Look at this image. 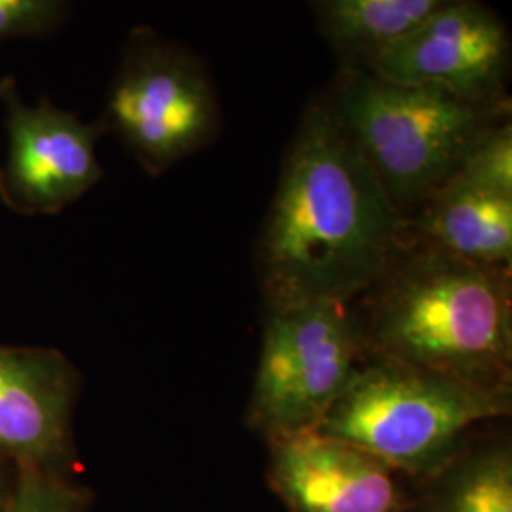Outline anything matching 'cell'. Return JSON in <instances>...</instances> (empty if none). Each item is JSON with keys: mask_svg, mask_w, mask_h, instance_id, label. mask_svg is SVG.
Here are the masks:
<instances>
[{"mask_svg": "<svg viewBox=\"0 0 512 512\" xmlns=\"http://www.w3.org/2000/svg\"><path fill=\"white\" fill-rule=\"evenodd\" d=\"M408 236V219L363 154L311 97L285 152L258 239L266 310L313 300L357 302Z\"/></svg>", "mask_w": 512, "mask_h": 512, "instance_id": "obj_1", "label": "cell"}, {"mask_svg": "<svg viewBox=\"0 0 512 512\" xmlns=\"http://www.w3.org/2000/svg\"><path fill=\"white\" fill-rule=\"evenodd\" d=\"M512 270L408 236L357 302L366 355L512 395Z\"/></svg>", "mask_w": 512, "mask_h": 512, "instance_id": "obj_2", "label": "cell"}, {"mask_svg": "<svg viewBox=\"0 0 512 512\" xmlns=\"http://www.w3.org/2000/svg\"><path fill=\"white\" fill-rule=\"evenodd\" d=\"M323 97L406 219L458 173L484 129L511 116L351 65H338Z\"/></svg>", "mask_w": 512, "mask_h": 512, "instance_id": "obj_3", "label": "cell"}, {"mask_svg": "<svg viewBox=\"0 0 512 512\" xmlns=\"http://www.w3.org/2000/svg\"><path fill=\"white\" fill-rule=\"evenodd\" d=\"M511 410L512 395L368 357L317 431L346 440L395 471L433 475L473 429Z\"/></svg>", "mask_w": 512, "mask_h": 512, "instance_id": "obj_4", "label": "cell"}, {"mask_svg": "<svg viewBox=\"0 0 512 512\" xmlns=\"http://www.w3.org/2000/svg\"><path fill=\"white\" fill-rule=\"evenodd\" d=\"M366 359L355 302L266 310L249 427L266 440L317 429Z\"/></svg>", "mask_w": 512, "mask_h": 512, "instance_id": "obj_5", "label": "cell"}, {"mask_svg": "<svg viewBox=\"0 0 512 512\" xmlns=\"http://www.w3.org/2000/svg\"><path fill=\"white\" fill-rule=\"evenodd\" d=\"M99 124L158 175L219 137V92L192 50L150 27H135Z\"/></svg>", "mask_w": 512, "mask_h": 512, "instance_id": "obj_6", "label": "cell"}, {"mask_svg": "<svg viewBox=\"0 0 512 512\" xmlns=\"http://www.w3.org/2000/svg\"><path fill=\"white\" fill-rule=\"evenodd\" d=\"M511 33L482 0H459L372 55L384 80L448 93L480 109H511Z\"/></svg>", "mask_w": 512, "mask_h": 512, "instance_id": "obj_7", "label": "cell"}, {"mask_svg": "<svg viewBox=\"0 0 512 512\" xmlns=\"http://www.w3.org/2000/svg\"><path fill=\"white\" fill-rule=\"evenodd\" d=\"M6 107L8 158L0 169V200L23 215H55L78 202L103 177L97 141L103 126L84 124L78 114L59 109L50 97L27 107L18 84L0 80Z\"/></svg>", "mask_w": 512, "mask_h": 512, "instance_id": "obj_8", "label": "cell"}, {"mask_svg": "<svg viewBox=\"0 0 512 512\" xmlns=\"http://www.w3.org/2000/svg\"><path fill=\"white\" fill-rule=\"evenodd\" d=\"M270 480L293 512H403L382 459L317 429L268 440Z\"/></svg>", "mask_w": 512, "mask_h": 512, "instance_id": "obj_9", "label": "cell"}, {"mask_svg": "<svg viewBox=\"0 0 512 512\" xmlns=\"http://www.w3.org/2000/svg\"><path fill=\"white\" fill-rule=\"evenodd\" d=\"M76 393V370L61 353L0 346V454L54 469L71 448Z\"/></svg>", "mask_w": 512, "mask_h": 512, "instance_id": "obj_10", "label": "cell"}, {"mask_svg": "<svg viewBox=\"0 0 512 512\" xmlns=\"http://www.w3.org/2000/svg\"><path fill=\"white\" fill-rule=\"evenodd\" d=\"M408 230L467 262L512 270V198L452 177L408 217Z\"/></svg>", "mask_w": 512, "mask_h": 512, "instance_id": "obj_11", "label": "cell"}, {"mask_svg": "<svg viewBox=\"0 0 512 512\" xmlns=\"http://www.w3.org/2000/svg\"><path fill=\"white\" fill-rule=\"evenodd\" d=\"M338 65L363 67L389 42L459 0H308Z\"/></svg>", "mask_w": 512, "mask_h": 512, "instance_id": "obj_12", "label": "cell"}, {"mask_svg": "<svg viewBox=\"0 0 512 512\" xmlns=\"http://www.w3.org/2000/svg\"><path fill=\"white\" fill-rule=\"evenodd\" d=\"M421 512H512V448L507 437L465 442L437 473Z\"/></svg>", "mask_w": 512, "mask_h": 512, "instance_id": "obj_13", "label": "cell"}, {"mask_svg": "<svg viewBox=\"0 0 512 512\" xmlns=\"http://www.w3.org/2000/svg\"><path fill=\"white\" fill-rule=\"evenodd\" d=\"M454 177L476 188L512 198L511 116L497 120L476 137Z\"/></svg>", "mask_w": 512, "mask_h": 512, "instance_id": "obj_14", "label": "cell"}, {"mask_svg": "<svg viewBox=\"0 0 512 512\" xmlns=\"http://www.w3.org/2000/svg\"><path fill=\"white\" fill-rule=\"evenodd\" d=\"M86 495L67 484L54 469L19 465L14 488L0 512H84Z\"/></svg>", "mask_w": 512, "mask_h": 512, "instance_id": "obj_15", "label": "cell"}, {"mask_svg": "<svg viewBox=\"0 0 512 512\" xmlns=\"http://www.w3.org/2000/svg\"><path fill=\"white\" fill-rule=\"evenodd\" d=\"M71 0H0V42L44 38L61 29Z\"/></svg>", "mask_w": 512, "mask_h": 512, "instance_id": "obj_16", "label": "cell"}, {"mask_svg": "<svg viewBox=\"0 0 512 512\" xmlns=\"http://www.w3.org/2000/svg\"><path fill=\"white\" fill-rule=\"evenodd\" d=\"M10 486H8V482H6V478H4V475L0 473V507L4 505V501H6V497H8V494H10Z\"/></svg>", "mask_w": 512, "mask_h": 512, "instance_id": "obj_17", "label": "cell"}]
</instances>
